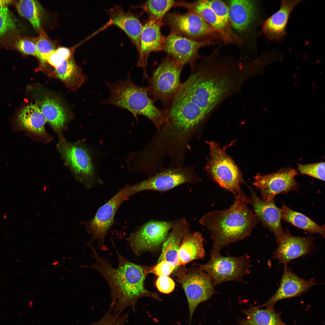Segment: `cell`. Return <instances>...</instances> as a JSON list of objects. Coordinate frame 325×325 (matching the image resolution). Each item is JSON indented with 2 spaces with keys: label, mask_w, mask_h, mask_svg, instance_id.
<instances>
[{
  "label": "cell",
  "mask_w": 325,
  "mask_h": 325,
  "mask_svg": "<svg viewBox=\"0 0 325 325\" xmlns=\"http://www.w3.org/2000/svg\"><path fill=\"white\" fill-rule=\"evenodd\" d=\"M118 260V266L113 267L107 258L101 257L93 247L91 248V255L95 262L85 268L93 269L99 272L107 283L110 290V308L114 311L122 313L130 307L136 311V305L140 299L148 297L158 301L162 299L158 294L148 290L145 281L150 273V267L135 263L126 259L113 245Z\"/></svg>",
  "instance_id": "6da1fadb"
},
{
  "label": "cell",
  "mask_w": 325,
  "mask_h": 325,
  "mask_svg": "<svg viewBox=\"0 0 325 325\" xmlns=\"http://www.w3.org/2000/svg\"><path fill=\"white\" fill-rule=\"evenodd\" d=\"M234 198L228 208L209 212L199 221L209 231L213 241L212 249L218 252L249 236L259 221L248 206L250 199L247 196Z\"/></svg>",
  "instance_id": "7a4b0ae2"
},
{
  "label": "cell",
  "mask_w": 325,
  "mask_h": 325,
  "mask_svg": "<svg viewBox=\"0 0 325 325\" xmlns=\"http://www.w3.org/2000/svg\"><path fill=\"white\" fill-rule=\"evenodd\" d=\"M105 82L110 94L108 98L102 100L101 104L126 109L137 119L138 116H143L151 122L157 131L167 122V110L156 107L148 94L147 87L135 85L130 73L124 80Z\"/></svg>",
  "instance_id": "3957f363"
},
{
  "label": "cell",
  "mask_w": 325,
  "mask_h": 325,
  "mask_svg": "<svg viewBox=\"0 0 325 325\" xmlns=\"http://www.w3.org/2000/svg\"><path fill=\"white\" fill-rule=\"evenodd\" d=\"M209 157L207 159L205 171L220 186L231 193L234 197L245 195L241 185L245 184L237 166L216 142L207 141Z\"/></svg>",
  "instance_id": "277c9868"
},
{
  "label": "cell",
  "mask_w": 325,
  "mask_h": 325,
  "mask_svg": "<svg viewBox=\"0 0 325 325\" xmlns=\"http://www.w3.org/2000/svg\"><path fill=\"white\" fill-rule=\"evenodd\" d=\"M213 70L207 61H201L199 70L200 87L209 107L212 109L232 91L239 86L245 78L241 71L231 73L219 72Z\"/></svg>",
  "instance_id": "5b68a950"
},
{
  "label": "cell",
  "mask_w": 325,
  "mask_h": 325,
  "mask_svg": "<svg viewBox=\"0 0 325 325\" xmlns=\"http://www.w3.org/2000/svg\"><path fill=\"white\" fill-rule=\"evenodd\" d=\"M184 66L167 55L152 73L147 87L148 94L154 102L160 101L165 109L181 85V74Z\"/></svg>",
  "instance_id": "8992f818"
},
{
  "label": "cell",
  "mask_w": 325,
  "mask_h": 325,
  "mask_svg": "<svg viewBox=\"0 0 325 325\" xmlns=\"http://www.w3.org/2000/svg\"><path fill=\"white\" fill-rule=\"evenodd\" d=\"M211 257L206 264H196L198 268L207 274L214 286L228 281L244 282L243 278L251 267L249 255L224 256L212 249Z\"/></svg>",
  "instance_id": "52a82bcc"
},
{
  "label": "cell",
  "mask_w": 325,
  "mask_h": 325,
  "mask_svg": "<svg viewBox=\"0 0 325 325\" xmlns=\"http://www.w3.org/2000/svg\"><path fill=\"white\" fill-rule=\"evenodd\" d=\"M193 166L166 167L148 178L130 185L132 195L146 190L164 192L181 184H195L201 181Z\"/></svg>",
  "instance_id": "ba28073f"
},
{
  "label": "cell",
  "mask_w": 325,
  "mask_h": 325,
  "mask_svg": "<svg viewBox=\"0 0 325 325\" xmlns=\"http://www.w3.org/2000/svg\"><path fill=\"white\" fill-rule=\"evenodd\" d=\"M163 25L169 27L170 33L191 39L202 41L221 38L214 28L200 16L188 11L185 14L173 12L167 14Z\"/></svg>",
  "instance_id": "9c48e42d"
},
{
  "label": "cell",
  "mask_w": 325,
  "mask_h": 325,
  "mask_svg": "<svg viewBox=\"0 0 325 325\" xmlns=\"http://www.w3.org/2000/svg\"><path fill=\"white\" fill-rule=\"evenodd\" d=\"M175 276L181 285L187 298L190 325L192 317L197 307L207 300L215 292L212 280L206 273L198 268L187 271L177 267Z\"/></svg>",
  "instance_id": "30bf717a"
},
{
  "label": "cell",
  "mask_w": 325,
  "mask_h": 325,
  "mask_svg": "<svg viewBox=\"0 0 325 325\" xmlns=\"http://www.w3.org/2000/svg\"><path fill=\"white\" fill-rule=\"evenodd\" d=\"M58 149L65 161L76 175L77 179L90 187L100 181L92 155L84 145L79 143H70L62 139Z\"/></svg>",
  "instance_id": "8fae6325"
},
{
  "label": "cell",
  "mask_w": 325,
  "mask_h": 325,
  "mask_svg": "<svg viewBox=\"0 0 325 325\" xmlns=\"http://www.w3.org/2000/svg\"><path fill=\"white\" fill-rule=\"evenodd\" d=\"M131 195L129 185L125 186L98 209L92 220L82 222L87 231L92 235L88 245L96 240L98 248L104 250L106 249L104 239L113 223L116 212L121 204Z\"/></svg>",
  "instance_id": "7c38bea8"
},
{
  "label": "cell",
  "mask_w": 325,
  "mask_h": 325,
  "mask_svg": "<svg viewBox=\"0 0 325 325\" xmlns=\"http://www.w3.org/2000/svg\"><path fill=\"white\" fill-rule=\"evenodd\" d=\"M176 221H151L144 224L128 238L136 256L159 246L167 237Z\"/></svg>",
  "instance_id": "4fadbf2b"
},
{
  "label": "cell",
  "mask_w": 325,
  "mask_h": 325,
  "mask_svg": "<svg viewBox=\"0 0 325 325\" xmlns=\"http://www.w3.org/2000/svg\"><path fill=\"white\" fill-rule=\"evenodd\" d=\"M297 174L295 169H283L268 175L258 174L254 178L253 184L260 191L262 199L274 200L279 194L286 193L298 188L294 179Z\"/></svg>",
  "instance_id": "5bb4252c"
},
{
  "label": "cell",
  "mask_w": 325,
  "mask_h": 325,
  "mask_svg": "<svg viewBox=\"0 0 325 325\" xmlns=\"http://www.w3.org/2000/svg\"><path fill=\"white\" fill-rule=\"evenodd\" d=\"M214 43L212 40L198 41L170 33L164 38L162 51L184 66L191 65L200 57L198 52L201 48Z\"/></svg>",
  "instance_id": "9a60e30c"
},
{
  "label": "cell",
  "mask_w": 325,
  "mask_h": 325,
  "mask_svg": "<svg viewBox=\"0 0 325 325\" xmlns=\"http://www.w3.org/2000/svg\"><path fill=\"white\" fill-rule=\"evenodd\" d=\"M162 20L149 19L143 26L137 65L143 68L144 79L147 77L145 68L149 55L153 52L162 51L165 37L161 31Z\"/></svg>",
  "instance_id": "2e32d148"
},
{
  "label": "cell",
  "mask_w": 325,
  "mask_h": 325,
  "mask_svg": "<svg viewBox=\"0 0 325 325\" xmlns=\"http://www.w3.org/2000/svg\"><path fill=\"white\" fill-rule=\"evenodd\" d=\"M314 240L311 236H293L286 230L277 243L278 246L273 253V258L277 260L280 264L286 265L291 261L310 253Z\"/></svg>",
  "instance_id": "e0dca14e"
},
{
  "label": "cell",
  "mask_w": 325,
  "mask_h": 325,
  "mask_svg": "<svg viewBox=\"0 0 325 325\" xmlns=\"http://www.w3.org/2000/svg\"><path fill=\"white\" fill-rule=\"evenodd\" d=\"M251 197L249 204L254 212L263 224L274 234L277 243L283 234L281 220L282 212L275 204L274 200L265 201L260 199L252 187H249Z\"/></svg>",
  "instance_id": "ac0fdd59"
},
{
  "label": "cell",
  "mask_w": 325,
  "mask_h": 325,
  "mask_svg": "<svg viewBox=\"0 0 325 325\" xmlns=\"http://www.w3.org/2000/svg\"><path fill=\"white\" fill-rule=\"evenodd\" d=\"M317 284L313 280H307L300 278L289 270L285 265L278 289L263 307L273 309L278 301L299 296Z\"/></svg>",
  "instance_id": "d6986e66"
},
{
  "label": "cell",
  "mask_w": 325,
  "mask_h": 325,
  "mask_svg": "<svg viewBox=\"0 0 325 325\" xmlns=\"http://www.w3.org/2000/svg\"><path fill=\"white\" fill-rule=\"evenodd\" d=\"M174 7L185 8L188 11L200 16L209 24L219 35L221 39L226 42L237 43L239 38L230 29L225 26L218 17L207 2V0L192 2L184 1H175Z\"/></svg>",
  "instance_id": "ffe728a7"
},
{
  "label": "cell",
  "mask_w": 325,
  "mask_h": 325,
  "mask_svg": "<svg viewBox=\"0 0 325 325\" xmlns=\"http://www.w3.org/2000/svg\"><path fill=\"white\" fill-rule=\"evenodd\" d=\"M302 0H281L279 9L263 23L262 31L270 41H279L287 34L286 27L289 15Z\"/></svg>",
  "instance_id": "44dd1931"
},
{
  "label": "cell",
  "mask_w": 325,
  "mask_h": 325,
  "mask_svg": "<svg viewBox=\"0 0 325 325\" xmlns=\"http://www.w3.org/2000/svg\"><path fill=\"white\" fill-rule=\"evenodd\" d=\"M110 20L107 25H115L127 35L139 51L143 26L137 15L125 11L120 6L116 5L108 11Z\"/></svg>",
  "instance_id": "7402d4cb"
},
{
  "label": "cell",
  "mask_w": 325,
  "mask_h": 325,
  "mask_svg": "<svg viewBox=\"0 0 325 325\" xmlns=\"http://www.w3.org/2000/svg\"><path fill=\"white\" fill-rule=\"evenodd\" d=\"M190 225L184 218L176 220L171 231L163 243L157 263L166 260L176 266V268L178 251L184 236L189 231Z\"/></svg>",
  "instance_id": "603a6c76"
},
{
  "label": "cell",
  "mask_w": 325,
  "mask_h": 325,
  "mask_svg": "<svg viewBox=\"0 0 325 325\" xmlns=\"http://www.w3.org/2000/svg\"><path fill=\"white\" fill-rule=\"evenodd\" d=\"M203 242L201 233L189 231L184 236L178 251L176 268L193 260L204 258L205 252Z\"/></svg>",
  "instance_id": "cb8c5ba5"
},
{
  "label": "cell",
  "mask_w": 325,
  "mask_h": 325,
  "mask_svg": "<svg viewBox=\"0 0 325 325\" xmlns=\"http://www.w3.org/2000/svg\"><path fill=\"white\" fill-rule=\"evenodd\" d=\"M256 8V3L252 0L230 1L229 17L233 27L239 31L245 30L255 17Z\"/></svg>",
  "instance_id": "d4e9b609"
},
{
  "label": "cell",
  "mask_w": 325,
  "mask_h": 325,
  "mask_svg": "<svg viewBox=\"0 0 325 325\" xmlns=\"http://www.w3.org/2000/svg\"><path fill=\"white\" fill-rule=\"evenodd\" d=\"M47 121L44 114L35 104L24 107L20 111L17 117V122L20 126L42 137L47 135L45 128Z\"/></svg>",
  "instance_id": "484cf974"
},
{
  "label": "cell",
  "mask_w": 325,
  "mask_h": 325,
  "mask_svg": "<svg viewBox=\"0 0 325 325\" xmlns=\"http://www.w3.org/2000/svg\"><path fill=\"white\" fill-rule=\"evenodd\" d=\"M39 107L54 130L60 132L67 120L66 113L61 105L55 100L45 98L39 103Z\"/></svg>",
  "instance_id": "4316f807"
},
{
  "label": "cell",
  "mask_w": 325,
  "mask_h": 325,
  "mask_svg": "<svg viewBox=\"0 0 325 325\" xmlns=\"http://www.w3.org/2000/svg\"><path fill=\"white\" fill-rule=\"evenodd\" d=\"M282 218L296 227L311 233L325 237V228L320 226L304 214L292 210L284 204L281 208Z\"/></svg>",
  "instance_id": "83f0119b"
},
{
  "label": "cell",
  "mask_w": 325,
  "mask_h": 325,
  "mask_svg": "<svg viewBox=\"0 0 325 325\" xmlns=\"http://www.w3.org/2000/svg\"><path fill=\"white\" fill-rule=\"evenodd\" d=\"M245 313L247 319L242 325H280L282 322L273 309L253 308Z\"/></svg>",
  "instance_id": "f1b7e54d"
},
{
  "label": "cell",
  "mask_w": 325,
  "mask_h": 325,
  "mask_svg": "<svg viewBox=\"0 0 325 325\" xmlns=\"http://www.w3.org/2000/svg\"><path fill=\"white\" fill-rule=\"evenodd\" d=\"M16 6L19 14L27 19L33 28L40 29L43 9L36 0H21L17 2Z\"/></svg>",
  "instance_id": "f546056e"
},
{
  "label": "cell",
  "mask_w": 325,
  "mask_h": 325,
  "mask_svg": "<svg viewBox=\"0 0 325 325\" xmlns=\"http://www.w3.org/2000/svg\"><path fill=\"white\" fill-rule=\"evenodd\" d=\"M175 1L173 0L147 1L142 6L149 16V19L163 20L167 12L174 7Z\"/></svg>",
  "instance_id": "4dcf8cb0"
},
{
  "label": "cell",
  "mask_w": 325,
  "mask_h": 325,
  "mask_svg": "<svg viewBox=\"0 0 325 325\" xmlns=\"http://www.w3.org/2000/svg\"><path fill=\"white\" fill-rule=\"evenodd\" d=\"M129 314L128 312L122 314L114 311L110 308L101 318L89 325H125Z\"/></svg>",
  "instance_id": "1f68e13d"
},
{
  "label": "cell",
  "mask_w": 325,
  "mask_h": 325,
  "mask_svg": "<svg viewBox=\"0 0 325 325\" xmlns=\"http://www.w3.org/2000/svg\"><path fill=\"white\" fill-rule=\"evenodd\" d=\"M39 30V36L35 39V42L39 55V59L43 63L44 57L51 51L55 50V47L44 30L40 29Z\"/></svg>",
  "instance_id": "d6a6232c"
},
{
  "label": "cell",
  "mask_w": 325,
  "mask_h": 325,
  "mask_svg": "<svg viewBox=\"0 0 325 325\" xmlns=\"http://www.w3.org/2000/svg\"><path fill=\"white\" fill-rule=\"evenodd\" d=\"M55 72L57 77L67 82L76 76L77 67L73 60L69 59L64 61L60 65L55 68Z\"/></svg>",
  "instance_id": "836d02e7"
},
{
  "label": "cell",
  "mask_w": 325,
  "mask_h": 325,
  "mask_svg": "<svg viewBox=\"0 0 325 325\" xmlns=\"http://www.w3.org/2000/svg\"><path fill=\"white\" fill-rule=\"evenodd\" d=\"M17 27L16 22L7 7L0 9V38Z\"/></svg>",
  "instance_id": "e575fe53"
},
{
  "label": "cell",
  "mask_w": 325,
  "mask_h": 325,
  "mask_svg": "<svg viewBox=\"0 0 325 325\" xmlns=\"http://www.w3.org/2000/svg\"><path fill=\"white\" fill-rule=\"evenodd\" d=\"M298 170L302 174L306 175L324 181V162L304 165H299Z\"/></svg>",
  "instance_id": "d590c367"
},
{
  "label": "cell",
  "mask_w": 325,
  "mask_h": 325,
  "mask_svg": "<svg viewBox=\"0 0 325 325\" xmlns=\"http://www.w3.org/2000/svg\"><path fill=\"white\" fill-rule=\"evenodd\" d=\"M207 1L222 24L229 28L228 8L226 5L220 0H207Z\"/></svg>",
  "instance_id": "8d00e7d4"
},
{
  "label": "cell",
  "mask_w": 325,
  "mask_h": 325,
  "mask_svg": "<svg viewBox=\"0 0 325 325\" xmlns=\"http://www.w3.org/2000/svg\"><path fill=\"white\" fill-rule=\"evenodd\" d=\"M16 46L22 53L33 55L39 58V55L35 42L27 39H20L17 41Z\"/></svg>",
  "instance_id": "74e56055"
},
{
  "label": "cell",
  "mask_w": 325,
  "mask_h": 325,
  "mask_svg": "<svg viewBox=\"0 0 325 325\" xmlns=\"http://www.w3.org/2000/svg\"><path fill=\"white\" fill-rule=\"evenodd\" d=\"M176 268V266L166 260L162 261L154 266L150 267V273L159 276H169Z\"/></svg>",
  "instance_id": "f35d334b"
},
{
  "label": "cell",
  "mask_w": 325,
  "mask_h": 325,
  "mask_svg": "<svg viewBox=\"0 0 325 325\" xmlns=\"http://www.w3.org/2000/svg\"><path fill=\"white\" fill-rule=\"evenodd\" d=\"M156 287L160 292L168 294L172 292L175 287V284L173 280L166 276H159L156 282Z\"/></svg>",
  "instance_id": "ab89813d"
},
{
  "label": "cell",
  "mask_w": 325,
  "mask_h": 325,
  "mask_svg": "<svg viewBox=\"0 0 325 325\" xmlns=\"http://www.w3.org/2000/svg\"><path fill=\"white\" fill-rule=\"evenodd\" d=\"M63 61L58 54L56 50L51 51L46 55L43 60V63L47 61L55 68L60 65Z\"/></svg>",
  "instance_id": "60d3db41"
},
{
  "label": "cell",
  "mask_w": 325,
  "mask_h": 325,
  "mask_svg": "<svg viewBox=\"0 0 325 325\" xmlns=\"http://www.w3.org/2000/svg\"><path fill=\"white\" fill-rule=\"evenodd\" d=\"M56 51L63 61L69 59L71 55V52L69 48L61 47L56 50Z\"/></svg>",
  "instance_id": "b9f144b4"
},
{
  "label": "cell",
  "mask_w": 325,
  "mask_h": 325,
  "mask_svg": "<svg viewBox=\"0 0 325 325\" xmlns=\"http://www.w3.org/2000/svg\"><path fill=\"white\" fill-rule=\"evenodd\" d=\"M13 1L10 0H0V9L6 7L12 2Z\"/></svg>",
  "instance_id": "7bdbcfd3"
},
{
  "label": "cell",
  "mask_w": 325,
  "mask_h": 325,
  "mask_svg": "<svg viewBox=\"0 0 325 325\" xmlns=\"http://www.w3.org/2000/svg\"><path fill=\"white\" fill-rule=\"evenodd\" d=\"M286 325V324H285V323H283V322H281V325Z\"/></svg>",
  "instance_id": "ee69618b"
}]
</instances>
